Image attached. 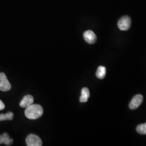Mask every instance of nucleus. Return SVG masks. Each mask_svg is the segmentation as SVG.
Wrapping results in <instances>:
<instances>
[{"label":"nucleus","instance_id":"nucleus-6","mask_svg":"<svg viewBox=\"0 0 146 146\" xmlns=\"http://www.w3.org/2000/svg\"><path fill=\"white\" fill-rule=\"evenodd\" d=\"M84 40L89 44H94L96 41L97 37L94 32L92 31H87L84 33Z\"/></svg>","mask_w":146,"mask_h":146},{"label":"nucleus","instance_id":"nucleus-5","mask_svg":"<svg viewBox=\"0 0 146 146\" xmlns=\"http://www.w3.org/2000/svg\"><path fill=\"white\" fill-rule=\"evenodd\" d=\"M143 102V96L140 94L136 95L131 100L129 107L131 110L137 109Z\"/></svg>","mask_w":146,"mask_h":146},{"label":"nucleus","instance_id":"nucleus-9","mask_svg":"<svg viewBox=\"0 0 146 146\" xmlns=\"http://www.w3.org/2000/svg\"><path fill=\"white\" fill-rule=\"evenodd\" d=\"M90 96V92L88 88L84 87L81 90V96L80 98V101L81 102H87L88 98Z\"/></svg>","mask_w":146,"mask_h":146},{"label":"nucleus","instance_id":"nucleus-13","mask_svg":"<svg viewBox=\"0 0 146 146\" xmlns=\"http://www.w3.org/2000/svg\"><path fill=\"white\" fill-rule=\"evenodd\" d=\"M5 108V105L4 103L0 100V110H3Z\"/></svg>","mask_w":146,"mask_h":146},{"label":"nucleus","instance_id":"nucleus-12","mask_svg":"<svg viewBox=\"0 0 146 146\" xmlns=\"http://www.w3.org/2000/svg\"><path fill=\"white\" fill-rule=\"evenodd\" d=\"M136 131L139 134L142 135H146V123L137 125Z\"/></svg>","mask_w":146,"mask_h":146},{"label":"nucleus","instance_id":"nucleus-8","mask_svg":"<svg viewBox=\"0 0 146 146\" xmlns=\"http://www.w3.org/2000/svg\"><path fill=\"white\" fill-rule=\"evenodd\" d=\"M13 142V140L11 139L9 135L5 133L2 135H0V145L2 143H4L7 146L11 145Z\"/></svg>","mask_w":146,"mask_h":146},{"label":"nucleus","instance_id":"nucleus-2","mask_svg":"<svg viewBox=\"0 0 146 146\" xmlns=\"http://www.w3.org/2000/svg\"><path fill=\"white\" fill-rule=\"evenodd\" d=\"M26 142L27 146H41L42 142L41 139L38 136L35 134H29L27 136Z\"/></svg>","mask_w":146,"mask_h":146},{"label":"nucleus","instance_id":"nucleus-3","mask_svg":"<svg viewBox=\"0 0 146 146\" xmlns=\"http://www.w3.org/2000/svg\"><path fill=\"white\" fill-rule=\"evenodd\" d=\"M117 26L121 31H128L131 27V18L128 16H123L119 20Z\"/></svg>","mask_w":146,"mask_h":146},{"label":"nucleus","instance_id":"nucleus-10","mask_svg":"<svg viewBox=\"0 0 146 146\" xmlns=\"http://www.w3.org/2000/svg\"><path fill=\"white\" fill-rule=\"evenodd\" d=\"M106 74V68L104 66H99L96 71V76L99 79H103L104 78Z\"/></svg>","mask_w":146,"mask_h":146},{"label":"nucleus","instance_id":"nucleus-4","mask_svg":"<svg viewBox=\"0 0 146 146\" xmlns=\"http://www.w3.org/2000/svg\"><path fill=\"white\" fill-rule=\"evenodd\" d=\"M11 84L5 74L0 73V90L2 92H7L11 90Z\"/></svg>","mask_w":146,"mask_h":146},{"label":"nucleus","instance_id":"nucleus-7","mask_svg":"<svg viewBox=\"0 0 146 146\" xmlns=\"http://www.w3.org/2000/svg\"><path fill=\"white\" fill-rule=\"evenodd\" d=\"M34 102V98L31 95H27L24 98L20 104V106L22 108H27L31 104H33Z\"/></svg>","mask_w":146,"mask_h":146},{"label":"nucleus","instance_id":"nucleus-11","mask_svg":"<svg viewBox=\"0 0 146 146\" xmlns=\"http://www.w3.org/2000/svg\"><path fill=\"white\" fill-rule=\"evenodd\" d=\"M14 118V114L12 112H8L6 114H0V121L5 120H12Z\"/></svg>","mask_w":146,"mask_h":146},{"label":"nucleus","instance_id":"nucleus-1","mask_svg":"<svg viewBox=\"0 0 146 146\" xmlns=\"http://www.w3.org/2000/svg\"><path fill=\"white\" fill-rule=\"evenodd\" d=\"M43 113L42 106L37 104H32L26 108L25 114L27 117L31 120H35L41 117Z\"/></svg>","mask_w":146,"mask_h":146}]
</instances>
